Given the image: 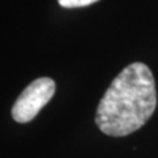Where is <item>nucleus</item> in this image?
<instances>
[{"instance_id": "obj_2", "label": "nucleus", "mask_w": 158, "mask_h": 158, "mask_svg": "<svg viewBox=\"0 0 158 158\" xmlns=\"http://www.w3.org/2000/svg\"><path fill=\"white\" fill-rule=\"evenodd\" d=\"M56 92V83L52 78L44 77L33 81L24 90L12 107V117L17 123H29L38 115Z\"/></svg>"}, {"instance_id": "obj_3", "label": "nucleus", "mask_w": 158, "mask_h": 158, "mask_svg": "<svg viewBox=\"0 0 158 158\" xmlns=\"http://www.w3.org/2000/svg\"><path fill=\"white\" fill-rule=\"evenodd\" d=\"M99 2V0H58L59 6L63 8H79V7H87L91 4Z\"/></svg>"}, {"instance_id": "obj_1", "label": "nucleus", "mask_w": 158, "mask_h": 158, "mask_svg": "<svg viewBox=\"0 0 158 158\" xmlns=\"http://www.w3.org/2000/svg\"><path fill=\"white\" fill-rule=\"evenodd\" d=\"M157 107L156 82L152 70L133 62L118 73L99 102L95 123L104 135L124 137L138 131Z\"/></svg>"}]
</instances>
